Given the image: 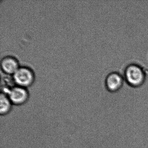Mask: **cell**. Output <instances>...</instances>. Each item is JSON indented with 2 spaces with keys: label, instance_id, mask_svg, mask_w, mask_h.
<instances>
[{
  "label": "cell",
  "instance_id": "6da1fadb",
  "mask_svg": "<svg viewBox=\"0 0 148 148\" xmlns=\"http://www.w3.org/2000/svg\"><path fill=\"white\" fill-rule=\"evenodd\" d=\"M1 92L9 97L13 105L21 106L28 101L29 93L27 88L14 85L9 87H5Z\"/></svg>",
  "mask_w": 148,
  "mask_h": 148
},
{
  "label": "cell",
  "instance_id": "7a4b0ae2",
  "mask_svg": "<svg viewBox=\"0 0 148 148\" xmlns=\"http://www.w3.org/2000/svg\"><path fill=\"white\" fill-rule=\"evenodd\" d=\"M12 76L15 85L25 88L32 85L35 80L33 70L27 66H20Z\"/></svg>",
  "mask_w": 148,
  "mask_h": 148
},
{
  "label": "cell",
  "instance_id": "3957f363",
  "mask_svg": "<svg viewBox=\"0 0 148 148\" xmlns=\"http://www.w3.org/2000/svg\"><path fill=\"white\" fill-rule=\"evenodd\" d=\"M20 66L18 59L12 55H6L1 60V69L7 74L12 75Z\"/></svg>",
  "mask_w": 148,
  "mask_h": 148
},
{
  "label": "cell",
  "instance_id": "277c9868",
  "mask_svg": "<svg viewBox=\"0 0 148 148\" xmlns=\"http://www.w3.org/2000/svg\"><path fill=\"white\" fill-rule=\"evenodd\" d=\"M126 78L132 84L137 85L143 81V74L142 70L136 66H131L126 71Z\"/></svg>",
  "mask_w": 148,
  "mask_h": 148
},
{
  "label": "cell",
  "instance_id": "5b68a950",
  "mask_svg": "<svg viewBox=\"0 0 148 148\" xmlns=\"http://www.w3.org/2000/svg\"><path fill=\"white\" fill-rule=\"evenodd\" d=\"M13 104L9 97L4 92L0 93V114L1 116H5L9 114L12 109Z\"/></svg>",
  "mask_w": 148,
  "mask_h": 148
},
{
  "label": "cell",
  "instance_id": "8992f818",
  "mask_svg": "<svg viewBox=\"0 0 148 148\" xmlns=\"http://www.w3.org/2000/svg\"><path fill=\"white\" fill-rule=\"evenodd\" d=\"M122 79L119 75L116 73L111 74L107 78V87L109 90L114 91L117 90L122 84Z\"/></svg>",
  "mask_w": 148,
  "mask_h": 148
}]
</instances>
